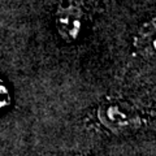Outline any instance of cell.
<instances>
[{
	"label": "cell",
	"mask_w": 156,
	"mask_h": 156,
	"mask_svg": "<svg viewBox=\"0 0 156 156\" xmlns=\"http://www.w3.org/2000/svg\"><path fill=\"white\" fill-rule=\"evenodd\" d=\"M80 13L74 8H65L61 9L58 13V29L64 35L76 37L80 30Z\"/></svg>",
	"instance_id": "6da1fadb"
}]
</instances>
